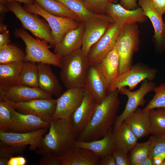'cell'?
<instances>
[{"label": "cell", "mask_w": 165, "mask_h": 165, "mask_svg": "<svg viewBox=\"0 0 165 165\" xmlns=\"http://www.w3.org/2000/svg\"><path fill=\"white\" fill-rule=\"evenodd\" d=\"M157 71L155 68L141 64L132 65L129 69L120 74L114 80L110 86L108 93L116 89L119 90L126 86L131 90L145 80L150 81L154 80Z\"/></svg>", "instance_id": "obj_8"}, {"label": "cell", "mask_w": 165, "mask_h": 165, "mask_svg": "<svg viewBox=\"0 0 165 165\" xmlns=\"http://www.w3.org/2000/svg\"><path fill=\"white\" fill-rule=\"evenodd\" d=\"M13 109L14 108L11 101L4 97H0V131L5 132H10L12 126L11 113Z\"/></svg>", "instance_id": "obj_34"}, {"label": "cell", "mask_w": 165, "mask_h": 165, "mask_svg": "<svg viewBox=\"0 0 165 165\" xmlns=\"http://www.w3.org/2000/svg\"><path fill=\"white\" fill-rule=\"evenodd\" d=\"M24 9L28 12L39 15L48 22L51 29V35L56 43H59L68 31L76 29L82 24L71 18L56 16L43 9L35 2L24 4Z\"/></svg>", "instance_id": "obj_7"}, {"label": "cell", "mask_w": 165, "mask_h": 165, "mask_svg": "<svg viewBox=\"0 0 165 165\" xmlns=\"http://www.w3.org/2000/svg\"><path fill=\"white\" fill-rule=\"evenodd\" d=\"M26 163L27 160L24 157L13 156L9 159L8 165H25Z\"/></svg>", "instance_id": "obj_44"}, {"label": "cell", "mask_w": 165, "mask_h": 165, "mask_svg": "<svg viewBox=\"0 0 165 165\" xmlns=\"http://www.w3.org/2000/svg\"><path fill=\"white\" fill-rule=\"evenodd\" d=\"M137 0H121L120 4L125 8L130 10L136 9L138 5Z\"/></svg>", "instance_id": "obj_45"}, {"label": "cell", "mask_w": 165, "mask_h": 165, "mask_svg": "<svg viewBox=\"0 0 165 165\" xmlns=\"http://www.w3.org/2000/svg\"><path fill=\"white\" fill-rule=\"evenodd\" d=\"M139 6L146 17L151 20L154 29V37L157 46L159 48L165 47V23L162 16L155 9L149 0H139Z\"/></svg>", "instance_id": "obj_23"}, {"label": "cell", "mask_w": 165, "mask_h": 165, "mask_svg": "<svg viewBox=\"0 0 165 165\" xmlns=\"http://www.w3.org/2000/svg\"><path fill=\"white\" fill-rule=\"evenodd\" d=\"M124 121L129 125L138 139L145 137L151 134L148 111L138 108L127 117Z\"/></svg>", "instance_id": "obj_25"}, {"label": "cell", "mask_w": 165, "mask_h": 165, "mask_svg": "<svg viewBox=\"0 0 165 165\" xmlns=\"http://www.w3.org/2000/svg\"><path fill=\"white\" fill-rule=\"evenodd\" d=\"M152 139V136L146 141L136 144L128 155L130 165H137L149 156Z\"/></svg>", "instance_id": "obj_35"}, {"label": "cell", "mask_w": 165, "mask_h": 165, "mask_svg": "<svg viewBox=\"0 0 165 165\" xmlns=\"http://www.w3.org/2000/svg\"><path fill=\"white\" fill-rule=\"evenodd\" d=\"M123 26L112 23L103 36L91 48L87 57L91 65H97L114 47Z\"/></svg>", "instance_id": "obj_11"}, {"label": "cell", "mask_w": 165, "mask_h": 165, "mask_svg": "<svg viewBox=\"0 0 165 165\" xmlns=\"http://www.w3.org/2000/svg\"><path fill=\"white\" fill-rule=\"evenodd\" d=\"M118 89L108 93L98 105L90 121L77 140L88 141L100 139L112 129L120 106Z\"/></svg>", "instance_id": "obj_1"}, {"label": "cell", "mask_w": 165, "mask_h": 165, "mask_svg": "<svg viewBox=\"0 0 165 165\" xmlns=\"http://www.w3.org/2000/svg\"></svg>", "instance_id": "obj_53"}, {"label": "cell", "mask_w": 165, "mask_h": 165, "mask_svg": "<svg viewBox=\"0 0 165 165\" xmlns=\"http://www.w3.org/2000/svg\"><path fill=\"white\" fill-rule=\"evenodd\" d=\"M85 8L97 14H106L109 0H81Z\"/></svg>", "instance_id": "obj_38"}, {"label": "cell", "mask_w": 165, "mask_h": 165, "mask_svg": "<svg viewBox=\"0 0 165 165\" xmlns=\"http://www.w3.org/2000/svg\"><path fill=\"white\" fill-rule=\"evenodd\" d=\"M112 23L98 17L93 18L84 23L81 48L84 55L87 56L91 47L103 36Z\"/></svg>", "instance_id": "obj_14"}, {"label": "cell", "mask_w": 165, "mask_h": 165, "mask_svg": "<svg viewBox=\"0 0 165 165\" xmlns=\"http://www.w3.org/2000/svg\"><path fill=\"white\" fill-rule=\"evenodd\" d=\"M152 159L153 165H161L163 161L161 157L158 156L154 157Z\"/></svg>", "instance_id": "obj_48"}, {"label": "cell", "mask_w": 165, "mask_h": 165, "mask_svg": "<svg viewBox=\"0 0 165 165\" xmlns=\"http://www.w3.org/2000/svg\"><path fill=\"white\" fill-rule=\"evenodd\" d=\"M0 158L9 159L17 153V151L13 146L0 142Z\"/></svg>", "instance_id": "obj_41"}, {"label": "cell", "mask_w": 165, "mask_h": 165, "mask_svg": "<svg viewBox=\"0 0 165 165\" xmlns=\"http://www.w3.org/2000/svg\"><path fill=\"white\" fill-rule=\"evenodd\" d=\"M149 155L152 159L158 156L165 160V134H153Z\"/></svg>", "instance_id": "obj_37"}, {"label": "cell", "mask_w": 165, "mask_h": 165, "mask_svg": "<svg viewBox=\"0 0 165 165\" xmlns=\"http://www.w3.org/2000/svg\"><path fill=\"white\" fill-rule=\"evenodd\" d=\"M23 62L0 64V90L20 85L19 78Z\"/></svg>", "instance_id": "obj_27"}, {"label": "cell", "mask_w": 165, "mask_h": 165, "mask_svg": "<svg viewBox=\"0 0 165 165\" xmlns=\"http://www.w3.org/2000/svg\"><path fill=\"white\" fill-rule=\"evenodd\" d=\"M106 14L111 17L115 23L123 26L143 22L146 17L141 7L130 10L125 8L120 4L111 2L108 5Z\"/></svg>", "instance_id": "obj_20"}, {"label": "cell", "mask_w": 165, "mask_h": 165, "mask_svg": "<svg viewBox=\"0 0 165 165\" xmlns=\"http://www.w3.org/2000/svg\"><path fill=\"white\" fill-rule=\"evenodd\" d=\"M85 29L83 23L78 28L66 33L55 46L54 53L63 57L81 49Z\"/></svg>", "instance_id": "obj_21"}, {"label": "cell", "mask_w": 165, "mask_h": 165, "mask_svg": "<svg viewBox=\"0 0 165 165\" xmlns=\"http://www.w3.org/2000/svg\"><path fill=\"white\" fill-rule=\"evenodd\" d=\"M83 88L88 91L99 104L108 93L109 86L97 65H91Z\"/></svg>", "instance_id": "obj_16"}, {"label": "cell", "mask_w": 165, "mask_h": 165, "mask_svg": "<svg viewBox=\"0 0 165 165\" xmlns=\"http://www.w3.org/2000/svg\"><path fill=\"white\" fill-rule=\"evenodd\" d=\"M84 94L83 88L67 89L57 99L56 110L53 119L71 118L82 103Z\"/></svg>", "instance_id": "obj_12"}, {"label": "cell", "mask_w": 165, "mask_h": 165, "mask_svg": "<svg viewBox=\"0 0 165 165\" xmlns=\"http://www.w3.org/2000/svg\"><path fill=\"white\" fill-rule=\"evenodd\" d=\"M4 27L0 28V47L9 44L10 41L9 32Z\"/></svg>", "instance_id": "obj_43"}, {"label": "cell", "mask_w": 165, "mask_h": 165, "mask_svg": "<svg viewBox=\"0 0 165 165\" xmlns=\"http://www.w3.org/2000/svg\"><path fill=\"white\" fill-rule=\"evenodd\" d=\"M138 34L136 23L126 24L120 30L116 43L119 57V74L132 66L133 56L139 45Z\"/></svg>", "instance_id": "obj_5"}, {"label": "cell", "mask_w": 165, "mask_h": 165, "mask_svg": "<svg viewBox=\"0 0 165 165\" xmlns=\"http://www.w3.org/2000/svg\"><path fill=\"white\" fill-rule=\"evenodd\" d=\"M48 128H43L32 132L25 133L5 132L0 130V142L11 145L17 153L22 151L28 145L31 150H36L40 146Z\"/></svg>", "instance_id": "obj_9"}, {"label": "cell", "mask_w": 165, "mask_h": 165, "mask_svg": "<svg viewBox=\"0 0 165 165\" xmlns=\"http://www.w3.org/2000/svg\"><path fill=\"white\" fill-rule=\"evenodd\" d=\"M64 4L78 17L82 23H85L89 20L95 17L106 19L114 23V20L110 16L106 14H97L87 10L81 0H57Z\"/></svg>", "instance_id": "obj_29"}, {"label": "cell", "mask_w": 165, "mask_h": 165, "mask_svg": "<svg viewBox=\"0 0 165 165\" xmlns=\"http://www.w3.org/2000/svg\"><path fill=\"white\" fill-rule=\"evenodd\" d=\"M39 87H34L19 85L0 90V97H4L15 102H24L31 100L52 97Z\"/></svg>", "instance_id": "obj_18"}, {"label": "cell", "mask_w": 165, "mask_h": 165, "mask_svg": "<svg viewBox=\"0 0 165 165\" xmlns=\"http://www.w3.org/2000/svg\"><path fill=\"white\" fill-rule=\"evenodd\" d=\"M100 165H116L112 154H108L101 158Z\"/></svg>", "instance_id": "obj_46"}, {"label": "cell", "mask_w": 165, "mask_h": 165, "mask_svg": "<svg viewBox=\"0 0 165 165\" xmlns=\"http://www.w3.org/2000/svg\"><path fill=\"white\" fill-rule=\"evenodd\" d=\"M57 102V99L52 97L37 99L20 103L12 101L14 109L17 111L22 113L37 116L49 122L53 119Z\"/></svg>", "instance_id": "obj_13"}, {"label": "cell", "mask_w": 165, "mask_h": 165, "mask_svg": "<svg viewBox=\"0 0 165 165\" xmlns=\"http://www.w3.org/2000/svg\"><path fill=\"white\" fill-rule=\"evenodd\" d=\"M9 160V159L6 158H0V165H8Z\"/></svg>", "instance_id": "obj_50"}, {"label": "cell", "mask_w": 165, "mask_h": 165, "mask_svg": "<svg viewBox=\"0 0 165 165\" xmlns=\"http://www.w3.org/2000/svg\"><path fill=\"white\" fill-rule=\"evenodd\" d=\"M112 155L115 160L116 165H130L127 153L116 145Z\"/></svg>", "instance_id": "obj_39"}, {"label": "cell", "mask_w": 165, "mask_h": 165, "mask_svg": "<svg viewBox=\"0 0 165 165\" xmlns=\"http://www.w3.org/2000/svg\"><path fill=\"white\" fill-rule=\"evenodd\" d=\"M19 82L20 85L34 87H39L38 65L30 61L23 62Z\"/></svg>", "instance_id": "obj_31"}, {"label": "cell", "mask_w": 165, "mask_h": 165, "mask_svg": "<svg viewBox=\"0 0 165 165\" xmlns=\"http://www.w3.org/2000/svg\"><path fill=\"white\" fill-rule=\"evenodd\" d=\"M153 91L155 93L152 99L144 109L143 110L149 111L158 108H165V82L161 83L156 86Z\"/></svg>", "instance_id": "obj_36"}, {"label": "cell", "mask_w": 165, "mask_h": 165, "mask_svg": "<svg viewBox=\"0 0 165 165\" xmlns=\"http://www.w3.org/2000/svg\"><path fill=\"white\" fill-rule=\"evenodd\" d=\"M7 3L15 1L20 3H23L25 5L29 4L32 3L33 2V0H6Z\"/></svg>", "instance_id": "obj_49"}, {"label": "cell", "mask_w": 165, "mask_h": 165, "mask_svg": "<svg viewBox=\"0 0 165 165\" xmlns=\"http://www.w3.org/2000/svg\"><path fill=\"white\" fill-rule=\"evenodd\" d=\"M33 0L43 9L50 14L59 16L71 18L81 22L75 13L63 3L57 0Z\"/></svg>", "instance_id": "obj_30"}, {"label": "cell", "mask_w": 165, "mask_h": 165, "mask_svg": "<svg viewBox=\"0 0 165 165\" xmlns=\"http://www.w3.org/2000/svg\"><path fill=\"white\" fill-rule=\"evenodd\" d=\"M112 132L116 145L127 153L136 145L138 139L124 121L118 127L114 128Z\"/></svg>", "instance_id": "obj_28"}, {"label": "cell", "mask_w": 165, "mask_h": 165, "mask_svg": "<svg viewBox=\"0 0 165 165\" xmlns=\"http://www.w3.org/2000/svg\"><path fill=\"white\" fill-rule=\"evenodd\" d=\"M37 65L39 87L52 96L59 97L62 94V88L51 65L40 63Z\"/></svg>", "instance_id": "obj_22"}, {"label": "cell", "mask_w": 165, "mask_h": 165, "mask_svg": "<svg viewBox=\"0 0 165 165\" xmlns=\"http://www.w3.org/2000/svg\"><path fill=\"white\" fill-rule=\"evenodd\" d=\"M137 165H153L152 159L149 155L139 163Z\"/></svg>", "instance_id": "obj_47"}, {"label": "cell", "mask_w": 165, "mask_h": 165, "mask_svg": "<svg viewBox=\"0 0 165 165\" xmlns=\"http://www.w3.org/2000/svg\"><path fill=\"white\" fill-rule=\"evenodd\" d=\"M91 65L81 49L62 57L60 76L67 89L83 88Z\"/></svg>", "instance_id": "obj_3"}, {"label": "cell", "mask_w": 165, "mask_h": 165, "mask_svg": "<svg viewBox=\"0 0 165 165\" xmlns=\"http://www.w3.org/2000/svg\"><path fill=\"white\" fill-rule=\"evenodd\" d=\"M161 165H165V160L163 161Z\"/></svg>", "instance_id": "obj_52"}, {"label": "cell", "mask_w": 165, "mask_h": 165, "mask_svg": "<svg viewBox=\"0 0 165 165\" xmlns=\"http://www.w3.org/2000/svg\"><path fill=\"white\" fill-rule=\"evenodd\" d=\"M38 165H59L58 156L52 153H47L42 155Z\"/></svg>", "instance_id": "obj_40"}, {"label": "cell", "mask_w": 165, "mask_h": 165, "mask_svg": "<svg viewBox=\"0 0 165 165\" xmlns=\"http://www.w3.org/2000/svg\"><path fill=\"white\" fill-rule=\"evenodd\" d=\"M49 122L48 132L44 135L40 147L35 152L39 155L50 153L59 157L74 146L77 135L71 118L52 119Z\"/></svg>", "instance_id": "obj_2"}, {"label": "cell", "mask_w": 165, "mask_h": 165, "mask_svg": "<svg viewBox=\"0 0 165 165\" xmlns=\"http://www.w3.org/2000/svg\"><path fill=\"white\" fill-rule=\"evenodd\" d=\"M119 57L116 44L113 49L97 65L109 88L119 75Z\"/></svg>", "instance_id": "obj_26"}, {"label": "cell", "mask_w": 165, "mask_h": 165, "mask_svg": "<svg viewBox=\"0 0 165 165\" xmlns=\"http://www.w3.org/2000/svg\"><path fill=\"white\" fill-rule=\"evenodd\" d=\"M156 109L148 111L151 134H165V108Z\"/></svg>", "instance_id": "obj_33"}, {"label": "cell", "mask_w": 165, "mask_h": 165, "mask_svg": "<svg viewBox=\"0 0 165 165\" xmlns=\"http://www.w3.org/2000/svg\"><path fill=\"white\" fill-rule=\"evenodd\" d=\"M20 3L15 1L8 3V9L12 12L20 20L23 28L29 31L37 38L46 41L55 47L56 43L52 37L49 24L37 15L28 12Z\"/></svg>", "instance_id": "obj_6"}, {"label": "cell", "mask_w": 165, "mask_h": 165, "mask_svg": "<svg viewBox=\"0 0 165 165\" xmlns=\"http://www.w3.org/2000/svg\"><path fill=\"white\" fill-rule=\"evenodd\" d=\"M155 86L153 82L145 79L142 82L140 88L136 91H131L126 87L123 88L119 90L121 94L127 97L128 101L123 112L116 117L114 128L119 127L127 117L137 109L139 106H142L145 103V96L153 91Z\"/></svg>", "instance_id": "obj_10"}, {"label": "cell", "mask_w": 165, "mask_h": 165, "mask_svg": "<svg viewBox=\"0 0 165 165\" xmlns=\"http://www.w3.org/2000/svg\"><path fill=\"white\" fill-rule=\"evenodd\" d=\"M109 1L114 3H116L118 2V0H109Z\"/></svg>", "instance_id": "obj_51"}, {"label": "cell", "mask_w": 165, "mask_h": 165, "mask_svg": "<svg viewBox=\"0 0 165 165\" xmlns=\"http://www.w3.org/2000/svg\"><path fill=\"white\" fill-rule=\"evenodd\" d=\"M25 54L16 46L9 44L0 47V64L24 61Z\"/></svg>", "instance_id": "obj_32"}, {"label": "cell", "mask_w": 165, "mask_h": 165, "mask_svg": "<svg viewBox=\"0 0 165 165\" xmlns=\"http://www.w3.org/2000/svg\"><path fill=\"white\" fill-rule=\"evenodd\" d=\"M112 129L102 138L88 141L76 140L74 146L88 149L94 152L101 158L108 154H112L116 146L112 132Z\"/></svg>", "instance_id": "obj_24"}, {"label": "cell", "mask_w": 165, "mask_h": 165, "mask_svg": "<svg viewBox=\"0 0 165 165\" xmlns=\"http://www.w3.org/2000/svg\"><path fill=\"white\" fill-rule=\"evenodd\" d=\"M12 126L10 132L25 133L43 128H49L50 123L31 114H23L13 109L11 113Z\"/></svg>", "instance_id": "obj_17"}, {"label": "cell", "mask_w": 165, "mask_h": 165, "mask_svg": "<svg viewBox=\"0 0 165 165\" xmlns=\"http://www.w3.org/2000/svg\"><path fill=\"white\" fill-rule=\"evenodd\" d=\"M59 165H100L101 158L92 151L73 146L58 157Z\"/></svg>", "instance_id": "obj_19"}, {"label": "cell", "mask_w": 165, "mask_h": 165, "mask_svg": "<svg viewBox=\"0 0 165 165\" xmlns=\"http://www.w3.org/2000/svg\"><path fill=\"white\" fill-rule=\"evenodd\" d=\"M156 11L162 16L165 13V0H149Z\"/></svg>", "instance_id": "obj_42"}, {"label": "cell", "mask_w": 165, "mask_h": 165, "mask_svg": "<svg viewBox=\"0 0 165 165\" xmlns=\"http://www.w3.org/2000/svg\"><path fill=\"white\" fill-rule=\"evenodd\" d=\"M84 89L82 102L71 117L77 136L87 126L99 104L88 91Z\"/></svg>", "instance_id": "obj_15"}, {"label": "cell", "mask_w": 165, "mask_h": 165, "mask_svg": "<svg viewBox=\"0 0 165 165\" xmlns=\"http://www.w3.org/2000/svg\"><path fill=\"white\" fill-rule=\"evenodd\" d=\"M15 36L21 38L26 46L24 61H30L52 65L61 68L62 57L49 50L47 42L33 38L24 29H16Z\"/></svg>", "instance_id": "obj_4"}]
</instances>
